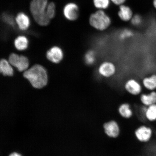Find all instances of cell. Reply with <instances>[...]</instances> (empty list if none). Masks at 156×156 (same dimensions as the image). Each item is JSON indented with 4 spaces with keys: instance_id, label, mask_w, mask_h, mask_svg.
I'll return each mask as SVG.
<instances>
[{
    "instance_id": "6da1fadb",
    "label": "cell",
    "mask_w": 156,
    "mask_h": 156,
    "mask_svg": "<svg viewBox=\"0 0 156 156\" xmlns=\"http://www.w3.org/2000/svg\"><path fill=\"white\" fill-rule=\"evenodd\" d=\"M23 76L36 88L41 89L47 84L48 77L46 70L43 66L36 64L25 71Z\"/></svg>"
},
{
    "instance_id": "7a4b0ae2",
    "label": "cell",
    "mask_w": 156,
    "mask_h": 156,
    "mask_svg": "<svg viewBox=\"0 0 156 156\" xmlns=\"http://www.w3.org/2000/svg\"><path fill=\"white\" fill-rule=\"evenodd\" d=\"M48 0H32L30 5L31 13L35 21L41 26H46L50 19L46 13Z\"/></svg>"
},
{
    "instance_id": "3957f363",
    "label": "cell",
    "mask_w": 156,
    "mask_h": 156,
    "mask_svg": "<svg viewBox=\"0 0 156 156\" xmlns=\"http://www.w3.org/2000/svg\"><path fill=\"white\" fill-rule=\"evenodd\" d=\"M89 23L94 28L103 31L110 26L111 20L104 11L99 10L91 15L89 18Z\"/></svg>"
},
{
    "instance_id": "277c9868",
    "label": "cell",
    "mask_w": 156,
    "mask_h": 156,
    "mask_svg": "<svg viewBox=\"0 0 156 156\" xmlns=\"http://www.w3.org/2000/svg\"><path fill=\"white\" fill-rule=\"evenodd\" d=\"M9 61L11 65L16 68L20 72L25 71L29 67V60L28 58L24 56L12 54L9 56Z\"/></svg>"
},
{
    "instance_id": "5b68a950",
    "label": "cell",
    "mask_w": 156,
    "mask_h": 156,
    "mask_svg": "<svg viewBox=\"0 0 156 156\" xmlns=\"http://www.w3.org/2000/svg\"><path fill=\"white\" fill-rule=\"evenodd\" d=\"M116 68L112 62L105 61L101 63L98 69V73L101 76L108 78L113 76L116 73Z\"/></svg>"
},
{
    "instance_id": "8992f818",
    "label": "cell",
    "mask_w": 156,
    "mask_h": 156,
    "mask_svg": "<svg viewBox=\"0 0 156 156\" xmlns=\"http://www.w3.org/2000/svg\"><path fill=\"white\" fill-rule=\"evenodd\" d=\"M134 134L138 141L142 142H147L151 139L153 130L149 127L142 126L136 129Z\"/></svg>"
},
{
    "instance_id": "52a82bcc",
    "label": "cell",
    "mask_w": 156,
    "mask_h": 156,
    "mask_svg": "<svg viewBox=\"0 0 156 156\" xmlns=\"http://www.w3.org/2000/svg\"><path fill=\"white\" fill-rule=\"evenodd\" d=\"M63 12L64 17L68 20L75 21L79 17V7L75 3H69L64 7Z\"/></svg>"
},
{
    "instance_id": "ba28073f",
    "label": "cell",
    "mask_w": 156,
    "mask_h": 156,
    "mask_svg": "<svg viewBox=\"0 0 156 156\" xmlns=\"http://www.w3.org/2000/svg\"><path fill=\"white\" fill-rule=\"evenodd\" d=\"M103 127L105 133L109 137L116 138L119 135V126L115 121L112 120L105 123Z\"/></svg>"
},
{
    "instance_id": "9c48e42d",
    "label": "cell",
    "mask_w": 156,
    "mask_h": 156,
    "mask_svg": "<svg viewBox=\"0 0 156 156\" xmlns=\"http://www.w3.org/2000/svg\"><path fill=\"white\" fill-rule=\"evenodd\" d=\"M124 88L127 92L133 95H138L142 92V87L141 83L136 80L132 79L126 81Z\"/></svg>"
},
{
    "instance_id": "30bf717a",
    "label": "cell",
    "mask_w": 156,
    "mask_h": 156,
    "mask_svg": "<svg viewBox=\"0 0 156 156\" xmlns=\"http://www.w3.org/2000/svg\"><path fill=\"white\" fill-rule=\"evenodd\" d=\"M46 56L48 59L52 63H58L63 59V52L60 48L54 46L48 51Z\"/></svg>"
},
{
    "instance_id": "8fae6325",
    "label": "cell",
    "mask_w": 156,
    "mask_h": 156,
    "mask_svg": "<svg viewBox=\"0 0 156 156\" xmlns=\"http://www.w3.org/2000/svg\"><path fill=\"white\" fill-rule=\"evenodd\" d=\"M16 23L20 30H26L30 25V20L28 15L24 12H19L15 18Z\"/></svg>"
},
{
    "instance_id": "7c38bea8",
    "label": "cell",
    "mask_w": 156,
    "mask_h": 156,
    "mask_svg": "<svg viewBox=\"0 0 156 156\" xmlns=\"http://www.w3.org/2000/svg\"><path fill=\"white\" fill-rule=\"evenodd\" d=\"M140 99L142 104L146 106L156 104V91H151L148 94H142L140 95Z\"/></svg>"
},
{
    "instance_id": "4fadbf2b",
    "label": "cell",
    "mask_w": 156,
    "mask_h": 156,
    "mask_svg": "<svg viewBox=\"0 0 156 156\" xmlns=\"http://www.w3.org/2000/svg\"><path fill=\"white\" fill-rule=\"evenodd\" d=\"M142 83L144 87L147 90L155 91L156 90V74H153L149 76L144 78Z\"/></svg>"
},
{
    "instance_id": "5bb4252c",
    "label": "cell",
    "mask_w": 156,
    "mask_h": 156,
    "mask_svg": "<svg viewBox=\"0 0 156 156\" xmlns=\"http://www.w3.org/2000/svg\"><path fill=\"white\" fill-rule=\"evenodd\" d=\"M118 15L120 18L124 21H129L133 17L131 9L129 7L124 5L120 6Z\"/></svg>"
},
{
    "instance_id": "9a60e30c",
    "label": "cell",
    "mask_w": 156,
    "mask_h": 156,
    "mask_svg": "<svg viewBox=\"0 0 156 156\" xmlns=\"http://www.w3.org/2000/svg\"><path fill=\"white\" fill-rule=\"evenodd\" d=\"M0 71L4 76H11L13 75V70L8 62L5 59L1 60Z\"/></svg>"
},
{
    "instance_id": "2e32d148",
    "label": "cell",
    "mask_w": 156,
    "mask_h": 156,
    "mask_svg": "<svg viewBox=\"0 0 156 156\" xmlns=\"http://www.w3.org/2000/svg\"><path fill=\"white\" fill-rule=\"evenodd\" d=\"M28 39L24 36H19L15 39L14 44L17 50L23 51L26 50L28 46Z\"/></svg>"
},
{
    "instance_id": "e0dca14e",
    "label": "cell",
    "mask_w": 156,
    "mask_h": 156,
    "mask_svg": "<svg viewBox=\"0 0 156 156\" xmlns=\"http://www.w3.org/2000/svg\"><path fill=\"white\" fill-rule=\"evenodd\" d=\"M118 112L123 118L129 119L133 115V112L130 108V105L128 103H124L119 107Z\"/></svg>"
},
{
    "instance_id": "ac0fdd59",
    "label": "cell",
    "mask_w": 156,
    "mask_h": 156,
    "mask_svg": "<svg viewBox=\"0 0 156 156\" xmlns=\"http://www.w3.org/2000/svg\"><path fill=\"white\" fill-rule=\"evenodd\" d=\"M145 118L150 122H153L156 121V104L147 107Z\"/></svg>"
},
{
    "instance_id": "d6986e66",
    "label": "cell",
    "mask_w": 156,
    "mask_h": 156,
    "mask_svg": "<svg viewBox=\"0 0 156 156\" xmlns=\"http://www.w3.org/2000/svg\"><path fill=\"white\" fill-rule=\"evenodd\" d=\"M96 54L92 50H90L85 54L84 56L85 63L88 66L92 65L96 61Z\"/></svg>"
},
{
    "instance_id": "ffe728a7",
    "label": "cell",
    "mask_w": 156,
    "mask_h": 156,
    "mask_svg": "<svg viewBox=\"0 0 156 156\" xmlns=\"http://www.w3.org/2000/svg\"><path fill=\"white\" fill-rule=\"evenodd\" d=\"M3 21L11 27H14L15 24V19L13 18L12 16L7 13H4L2 15Z\"/></svg>"
},
{
    "instance_id": "44dd1931",
    "label": "cell",
    "mask_w": 156,
    "mask_h": 156,
    "mask_svg": "<svg viewBox=\"0 0 156 156\" xmlns=\"http://www.w3.org/2000/svg\"><path fill=\"white\" fill-rule=\"evenodd\" d=\"M56 12L55 5L52 2L48 3L46 9V13L50 20L54 18Z\"/></svg>"
},
{
    "instance_id": "7402d4cb",
    "label": "cell",
    "mask_w": 156,
    "mask_h": 156,
    "mask_svg": "<svg viewBox=\"0 0 156 156\" xmlns=\"http://www.w3.org/2000/svg\"><path fill=\"white\" fill-rule=\"evenodd\" d=\"M95 6L100 9H106L110 5L109 0H93Z\"/></svg>"
},
{
    "instance_id": "603a6c76",
    "label": "cell",
    "mask_w": 156,
    "mask_h": 156,
    "mask_svg": "<svg viewBox=\"0 0 156 156\" xmlns=\"http://www.w3.org/2000/svg\"><path fill=\"white\" fill-rule=\"evenodd\" d=\"M134 33L131 30L125 29L122 31L119 35V38L121 40H123L130 38L133 36Z\"/></svg>"
},
{
    "instance_id": "cb8c5ba5",
    "label": "cell",
    "mask_w": 156,
    "mask_h": 156,
    "mask_svg": "<svg viewBox=\"0 0 156 156\" xmlns=\"http://www.w3.org/2000/svg\"><path fill=\"white\" fill-rule=\"evenodd\" d=\"M131 20L132 24L135 26H140L142 23V17L139 15L134 16L132 17Z\"/></svg>"
},
{
    "instance_id": "d4e9b609",
    "label": "cell",
    "mask_w": 156,
    "mask_h": 156,
    "mask_svg": "<svg viewBox=\"0 0 156 156\" xmlns=\"http://www.w3.org/2000/svg\"><path fill=\"white\" fill-rule=\"evenodd\" d=\"M112 1L115 5H121L126 0H112Z\"/></svg>"
},
{
    "instance_id": "484cf974",
    "label": "cell",
    "mask_w": 156,
    "mask_h": 156,
    "mask_svg": "<svg viewBox=\"0 0 156 156\" xmlns=\"http://www.w3.org/2000/svg\"><path fill=\"white\" fill-rule=\"evenodd\" d=\"M9 156H22L20 154L16 153H13L11 154Z\"/></svg>"
},
{
    "instance_id": "4316f807",
    "label": "cell",
    "mask_w": 156,
    "mask_h": 156,
    "mask_svg": "<svg viewBox=\"0 0 156 156\" xmlns=\"http://www.w3.org/2000/svg\"><path fill=\"white\" fill-rule=\"evenodd\" d=\"M153 4L154 6L156 9V0H154Z\"/></svg>"
}]
</instances>
